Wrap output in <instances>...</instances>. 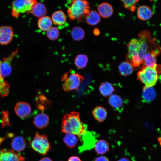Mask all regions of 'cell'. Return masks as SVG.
<instances>
[{
  "label": "cell",
  "mask_w": 161,
  "mask_h": 161,
  "mask_svg": "<svg viewBox=\"0 0 161 161\" xmlns=\"http://www.w3.org/2000/svg\"><path fill=\"white\" fill-rule=\"evenodd\" d=\"M49 119L46 114L41 113L36 115L34 117L33 123L34 125L39 129H43L49 125Z\"/></svg>",
  "instance_id": "cell-12"
},
{
  "label": "cell",
  "mask_w": 161,
  "mask_h": 161,
  "mask_svg": "<svg viewBox=\"0 0 161 161\" xmlns=\"http://www.w3.org/2000/svg\"><path fill=\"white\" fill-rule=\"evenodd\" d=\"M47 12V9L44 4L37 2L32 7L30 13L34 16L40 18L46 16Z\"/></svg>",
  "instance_id": "cell-13"
},
{
  "label": "cell",
  "mask_w": 161,
  "mask_h": 161,
  "mask_svg": "<svg viewBox=\"0 0 161 161\" xmlns=\"http://www.w3.org/2000/svg\"><path fill=\"white\" fill-rule=\"evenodd\" d=\"M117 161H130V160L128 158L123 157L120 158Z\"/></svg>",
  "instance_id": "cell-37"
},
{
  "label": "cell",
  "mask_w": 161,
  "mask_h": 161,
  "mask_svg": "<svg viewBox=\"0 0 161 161\" xmlns=\"http://www.w3.org/2000/svg\"><path fill=\"white\" fill-rule=\"evenodd\" d=\"M97 10L100 16L104 18H108L111 17L113 12L112 6L106 2L100 4L98 6Z\"/></svg>",
  "instance_id": "cell-17"
},
{
  "label": "cell",
  "mask_w": 161,
  "mask_h": 161,
  "mask_svg": "<svg viewBox=\"0 0 161 161\" xmlns=\"http://www.w3.org/2000/svg\"><path fill=\"white\" fill-rule=\"evenodd\" d=\"M68 161H82V160L77 156H73L69 158Z\"/></svg>",
  "instance_id": "cell-34"
},
{
  "label": "cell",
  "mask_w": 161,
  "mask_h": 161,
  "mask_svg": "<svg viewBox=\"0 0 161 161\" xmlns=\"http://www.w3.org/2000/svg\"><path fill=\"white\" fill-rule=\"evenodd\" d=\"M10 86L1 76H0V95L2 97L7 96L9 92Z\"/></svg>",
  "instance_id": "cell-30"
},
{
  "label": "cell",
  "mask_w": 161,
  "mask_h": 161,
  "mask_svg": "<svg viewBox=\"0 0 161 161\" xmlns=\"http://www.w3.org/2000/svg\"><path fill=\"white\" fill-rule=\"evenodd\" d=\"M51 18L52 23L59 26L64 25L66 20L65 13L61 10L54 12L52 15Z\"/></svg>",
  "instance_id": "cell-18"
},
{
  "label": "cell",
  "mask_w": 161,
  "mask_h": 161,
  "mask_svg": "<svg viewBox=\"0 0 161 161\" xmlns=\"http://www.w3.org/2000/svg\"><path fill=\"white\" fill-rule=\"evenodd\" d=\"M140 45L141 40L139 38H133L128 44V52L126 55V59L129 62H130L133 57L138 56Z\"/></svg>",
  "instance_id": "cell-10"
},
{
  "label": "cell",
  "mask_w": 161,
  "mask_h": 161,
  "mask_svg": "<svg viewBox=\"0 0 161 161\" xmlns=\"http://www.w3.org/2000/svg\"><path fill=\"white\" fill-rule=\"evenodd\" d=\"M39 161H53L50 158L48 157H45L41 158Z\"/></svg>",
  "instance_id": "cell-36"
},
{
  "label": "cell",
  "mask_w": 161,
  "mask_h": 161,
  "mask_svg": "<svg viewBox=\"0 0 161 161\" xmlns=\"http://www.w3.org/2000/svg\"><path fill=\"white\" fill-rule=\"evenodd\" d=\"M29 143L33 150L42 155L46 154L51 148L47 136L38 132L35 133Z\"/></svg>",
  "instance_id": "cell-5"
},
{
  "label": "cell",
  "mask_w": 161,
  "mask_h": 161,
  "mask_svg": "<svg viewBox=\"0 0 161 161\" xmlns=\"http://www.w3.org/2000/svg\"><path fill=\"white\" fill-rule=\"evenodd\" d=\"M156 96L155 89L151 87L145 86L143 89L142 98L143 101L148 103L153 100Z\"/></svg>",
  "instance_id": "cell-20"
},
{
  "label": "cell",
  "mask_w": 161,
  "mask_h": 161,
  "mask_svg": "<svg viewBox=\"0 0 161 161\" xmlns=\"http://www.w3.org/2000/svg\"><path fill=\"white\" fill-rule=\"evenodd\" d=\"M63 141L69 148H73L76 145L78 139L76 136L71 134H66L63 138Z\"/></svg>",
  "instance_id": "cell-29"
},
{
  "label": "cell",
  "mask_w": 161,
  "mask_h": 161,
  "mask_svg": "<svg viewBox=\"0 0 161 161\" xmlns=\"http://www.w3.org/2000/svg\"><path fill=\"white\" fill-rule=\"evenodd\" d=\"M60 32L58 28L53 27L47 31L46 35L50 40L54 41L57 40L59 37Z\"/></svg>",
  "instance_id": "cell-31"
},
{
  "label": "cell",
  "mask_w": 161,
  "mask_h": 161,
  "mask_svg": "<svg viewBox=\"0 0 161 161\" xmlns=\"http://www.w3.org/2000/svg\"><path fill=\"white\" fill-rule=\"evenodd\" d=\"M1 61L0 60V64L1 63ZM0 75H1L0 74Z\"/></svg>",
  "instance_id": "cell-38"
},
{
  "label": "cell",
  "mask_w": 161,
  "mask_h": 161,
  "mask_svg": "<svg viewBox=\"0 0 161 161\" xmlns=\"http://www.w3.org/2000/svg\"><path fill=\"white\" fill-rule=\"evenodd\" d=\"M92 114L95 119L100 122L104 121L107 116V112L104 108L97 106L93 110Z\"/></svg>",
  "instance_id": "cell-23"
},
{
  "label": "cell",
  "mask_w": 161,
  "mask_h": 161,
  "mask_svg": "<svg viewBox=\"0 0 161 161\" xmlns=\"http://www.w3.org/2000/svg\"><path fill=\"white\" fill-rule=\"evenodd\" d=\"M14 110L17 116L21 118H24L30 114L31 108L28 103L24 101H21L16 104Z\"/></svg>",
  "instance_id": "cell-11"
},
{
  "label": "cell",
  "mask_w": 161,
  "mask_h": 161,
  "mask_svg": "<svg viewBox=\"0 0 161 161\" xmlns=\"http://www.w3.org/2000/svg\"><path fill=\"white\" fill-rule=\"evenodd\" d=\"M84 79L82 75L70 70L62 76V80L64 82L62 86L63 89L66 92L77 90Z\"/></svg>",
  "instance_id": "cell-4"
},
{
  "label": "cell",
  "mask_w": 161,
  "mask_h": 161,
  "mask_svg": "<svg viewBox=\"0 0 161 161\" xmlns=\"http://www.w3.org/2000/svg\"><path fill=\"white\" fill-rule=\"evenodd\" d=\"M108 102L109 104L114 109L119 110L123 105V100L122 98L118 95H112L109 97Z\"/></svg>",
  "instance_id": "cell-24"
},
{
  "label": "cell",
  "mask_w": 161,
  "mask_h": 161,
  "mask_svg": "<svg viewBox=\"0 0 161 161\" xmlns=\"http://www.w3.org/2000/svg\"><path fill=\"white\" fill-rule=\"evenodd\" d=\"M137 14L139 19L145 21L151 18L153 13L152 10L150 7L146 5H141L137 9Z\"/></svg>",
  "instance_id": "cell-16"
},
{
  "label": "cell",
  "mask_w": 161,
  "mask_h": 161,
  "mask_svg": "<svg viewBox=\"0 0 161 161\" xmlns=\"http://www.w3.org/2000/svg\"><path fill=\"white\" fill-rule=\"evenodd\" d=\"M93 33L95 35L98 36L100 35V32L98 28H95L93 30Z\"/></svg>",
  "instance_id": "cell-35"
},
{
  "label": "cell",
  "mask_w": 161,
  "mask_h": 161,
  "mask_svg": "<svg viewBox=\"0 0 161 161\" xmlns=\"http://www.w3.org/2000/svg\"><path fill=\"white\" fill-rule=\"evenodd\" d=\"M133 69L132 65L127 61L123 62L119 66V72L123 76H127L131 75L133 72Z\"/></svg>",
  "instance_id": "cell-27"
},
{
  "label": "cell",
  "mask_w": 161,
  "mask_h": 161,
  "mask_svg": "<svg viewBox=\"0 0 161 161\" xmlns=\"http://www.w3.org/2000/svg\"><path fill=\"white\" fill-rule=\"evenodd\" d=\"M0 161H25V159L12 149L5 148L0 150Z\"/></svg>",
  "instance_id": "cell-9"
},
{
  "label": "cell",
  "mask_w": 161,
  "mask_h": 161,
  "mask_svg": "<svg viewBox=\"0 0 161 161\" xmlns=\"http://www.w3.org/2000/svg\"><path fill=\"white\" fill-rule=\"evenodd\" d=\"M37 24L41 30L47 31L52 27V22L50 17L46 16L39 18Z\"/></svg>",
  "instance_id": "cell-21"
},
{
  "label": "cell",
  "mask_w": 161,
  "mask_h": 161,
  "mask_svg": "<svg viewBox=\"0 0 161 161\" xmlns=\"http://www.w3.org/2000/svg\"><path fill=\"white\" fill-rule=\"evenodd\" d=\"M11 145L12 148L18 152L24 150L26 146L25 140L23 137L20 136L15 137L12 140Z\"/></svg>",
  "instance_id": "cell-19"
},
{
  "label": "cell",
  "mask_w": 161,
  "mask_h": 161,
  "mask_svg": "<svg viewBox=\"0 0 161 161\" xmlns=\"http://www.w3.org/2000/svg\"><path fill=\"white\" fill-rule=\"evenodd\" d=\"M18 51V49H16L8 56L4 58L1 61L0 66V73L3 78L7 76L10 74L12 69V61L17 55Z\"/></svg>",
  "instance_id": "cell-7"
},
{
  "label": "cell",
  "mask_w": 161,
  "mask_h": 161,
  "mask_svg": "<svg viewBox=\"0 0 161 161\" xmlns=\"http://www.w3.org/2000/svg\"><path fill=\"white\" fill-rule=\"evenodd\" d=\"M35 0H16L11 4V14L14 17L19 16L21 13H30L32 7L37 2Z\"/></svg>",
  "instance_id": "cell-6"
},
{
  "label": "cell",
  "mask_w": 161,
  "mask_h": 161,
  "mask_svg": "<svg viewBox=\"0 0 161 161\" xmlns=\"http://www.w3.org/2000/svg\"><path fill=\"white\" fill-rule=\"evenodd\" d=\"M94 161H109V160L106 156L101 155L96 157Z\"/></svg>",
  "instance_id": "cell-33"
},
{
  "label": "cell",
  "mask_w": 161,
  "mask_h": 161,
  "mask_svg": "<svg viewBox=\"0 0 161 161\" xmlns=\"http://www.w3.org/2000/svg\"><path fill=\"white\" fill-rule=\"evenodd\" d=\"M14 31L12 27L8 25L0 27V45H6L12 40Z\"/></svg>",
  "instance_id": "cell-8"
},
{
  "label": "cell",
  "mask_w": 161,
  "mask_h": 161,
  "mask_svg": "<svg viewBox=\"0 0 161 161\" xmlns=\"http://www.w3.org/2000/svg\"><path fill=\"white\" fill-rule=\"evenodd\" d=\"M159 50H151L148 51L145 55L143 63L144 66L154 67L156 65V57L159 53Z\"/></svg>",
  "instance_id": "cell-14"
},
{
  "label": "cell",
  "mask_w": 161,
  "mask_h": 161,
  "mask_svg": "<svg viewBox=\"0 0 161 161\" xmlns=\"http://www.w3.org/2000/svg\"><path fill=\"white\" fill-rule=\"evenodd\" d=\"M70 35L72 39L76 41L82 40L85 35L83 29L79 26H75L72 28L70 31Z\"/></svg>",
  "instance_id": "cell-26"
},
{
  "label": "cell",
  "mask_w": 161,
  "mask_h": 161,
  "mask_svg": "<svg viewBox=\"0 0 161 161\" xmlns=\"http://www.w3.org/2000/svg\"><path fill=\"white\" fill-rule=\"evenodd\" d=\"M124 6L126 8L129 9L132 12H134L136 9V6L138 0H122Z\"/></svg>",
  "instance_id": "cell-32"
},
{
  "label": "cell",
  "mask_w": 161,
  "mask_h": 161,
  "mask_svg": "<svg viewBox=\"0 0 161 161\" xmlns=\"http://www.w3.org/2000/svg\"><path fill=\"white\" fill-rule=\"evenodd\" d=\"M161 73V65L157 64L154 67L143 66L137 73V79L145 86L153 87L157 82Z\"/></svg>",
  "instance_id": "cell-3"
},
{
  "label": "cell",
  "mask_w": 161,
  "mask_h": 161,
  "mask_svg": "<svg viewBox=\"0 0 161 161\" xmlns=\"http://www.w3.org/2000/svg\"><path fill=\"white\" fill-rule=\"evenodd\" d=\"M99 90L102 95L106 97L111 95L114 91V89L111 83L106 82L101 84L99 87Z\"/></svg>",
  "instance_id": "cell-25"
},
{
  "label": "cell",
  "mask_w": 161,
  "mask_h": 161,
  "mask_svg": "<svg viewBox=\"0 0 161 161\" xmlns=\"http://www.w3.org/2000/svg\"><path fill=\"white\" fill-rule=\"evenodd\" d=\"M95 153L99 155H103L107 152L109 149V143L106 140L100 139L97 141L94 145Z\"/></svg>",
  "instance_id": "cell-15"
},
{
  "label": "cell",
  "mask_w": 161,
  "mask_h": 161,
  "mask_svg": "<svg viewBox=\"0 0 161 161\" xmlns=\"http://www.w3.org/2000/svg\"><path fill=\"white\" fill-rule=\"evenodd\" d=\"M85 18L86 23L91 26L96 25L100 21V16L98 12L94 10L89 11Z\"/></svg>",
  "instance_id": "cell-22"
},
{
  "label": "cell",
  "mask_w": 161,
  "mask_h": 161,
  "mask_svg": "<svg viewBox=\"0 0 161 161\" xmlns=\"http://www.w3.org/2000/svg\"><path fill=\"white\" fill-rule=\"evenodd\" d=\"M67 16L72 20L81 21L89 11V2L85 0L69 1L67 3Z\"/></svg>",
  "instance_id": "cell-2"
},
{
  "label": "cell",
  "mask_w": 161,
  "mask_h": 161,
  "mask_svg": "<svg viewBox=\"0 0 161 161\" xmlns=\"http://www.w3.org/2000/svg\"><path fill=\"white\" fill-rule=\"evenodd\" d=\"M62 132L71 134L80 140L87 134V126L81 121L79 114L72 111L65 114L63 117L61 125Z\"/></svg>",
  "instance_id": "cell-1"
},
{
  "label": "cell",
  "mask_w": 161,
  "mask_h": 161,
  "mask_svg": "<svg viewBox=\"0 0 161 161\" xmlns=\"http://www.w3.org/2000/svg\"><path fill=\"white\" fill-rule=\"evenodd\" d=\"M88 61V57L86 55L80 54L76 57L74 62L77 67L79 69H82L86 66Z\"/></svg>",
  "instance_id": "cell-28"
}]
</instances>
